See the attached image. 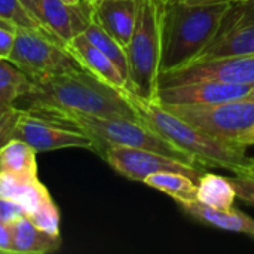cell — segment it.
<instances>
[{
    "mask_svg": "<svg viewBox=\"0 0 254 254\" xmlns=\"http://www.w3.org/2000/svg\"><path fill=\"white\" fill-rule=\"evenodd\" d=\"M25 110H61L94 116L141 119L125 89H116L83 68L40 82L19 98Z\"/></svg>",
    "mask_w": 254,
    "mask_h": 254,
    "instance_id": "cell-1",
    "label": "cell"
},
{
    "mask_svg": "<svg viewBox=\"0 0 254 254\" xmlns=\"http://www.w3.org/2000/svg\"><path fill=\"white\" fill-rule=\"evenodd\" d=\"M125 94L138 116L153 131L177 149L193 156L201 165L225 168L234 174L247 173L253 168L254 158L247 155V146L216 138L180 119L161 104L144 100L129 89H125Z\"/></svg>",
    "mask_w": 254,
    "mask_h": 254,
    "instance_id": "cell-2",
    "label": "cell"
},
{
    "mask_svg": "<svg viewBox=\"0 0 254 254\" xmlns=\"http://www.w3.org/2000/svg\"><path fill=\"white\" fill-rule=\"evenodd\" d=\"M231 0L208 4H186L168 0L164 18L161 71L193 61L213 40Z\"/></svg>",
    "mask_w": 254,
    "mask_h": 254,
    "instance_id": "cell-3",
    "label": "cell"
},
{
    "mask_svg": "<svg viewBox=\"0 0 254 254\" xmlns=\"http://www.w3.org/2000/svg\"><path fill=\"white\" fill-rule=\"evenodd\" d=\"M54 121L70 125L86 135H89L97 147V155L103 158L104 150L110 146H127L138 147L152 152H158L182 162L190 165H201L193 156L177 149L156 131H153L143 119H128V118H109V116H94L74 112L61 110H30Z\"/></svg>",
    "mask_w": 254,
    "mask_h": 254,
    "instance_id": "cell-4",
    "label": "cell"
},
{
    "mask_svg": "<svg viewBox=\"0 0 254 254\" xmlns=\"http://www.w3.org/2000/svg\"><path fill=\"white\" fill-rule=\"evenodd\" d=\"M167 1L141 0L134 33L125 46L129 91L149 101H156L159 89Z\"/></svg>",
    "mask_w": 254,
    "mask_h": 254,
    "instance_id": "cell-5",
    "label": "cell"
},
{
    "mask_svg": "<svg viewBox=\"0 0 254 254\" xmlns=\"http://www.w3.org/2000/svg\"><path fill=\"white\" fill-rule=\"evenodd\" d=\"M9 61L33 82L82 68L61 40L28 27H18Z\"/></svg>",
    "mask_w": 254,
    "mask_h": 254,
    "instance_id": "cell-6",
    "label": "cell"
},
{
    "mask_svg": "<svg viewBox=\"0 0 254 254\" xmlns=\"http://www.w3.org/2000/svg\"><path fill=\"white\" fill-rule=\"evenodd\" d=\"M162 107L188 124L225 141L238 143V138L254 125V98L252 97L216 104Z\"/></svg>",
    "mask_w": 254,
    "mask_h": 254,
    "instance_id": "cell-7",
    "label": "cell"
},
{
    "mask_svg": "<svg viewBox=\"0 0 254 254\" xmlns=\"http://www.w3.org/2000/svg\"><path fill=\"white\" fill-rule=\"evenodd\" d=\"M240 55H254V0H231L213 40L190 63Z\"/></svg>",
    "mask_w": 254,
    "mask_h": 254,
    "instance_id": "cell-8",
    "label": "cell"
},
{
    "mask_svg": "<svg viewBox=\"0 0 254 254\" xmlns=\"http://www.w3.org/2000/svg\"><path fill=\"white\" fill-rule=\"evenodd\" d=\"M222 82L254 85V55L222 57L195 61L174 70L161 71L159 88L176 86L192 82Z\"/></svg>",
    "mask_w": 254,
    "mask_h": 254,
    "instance_id": "cell-9",
    "label": "cell"
},
{
    "mask_svg": "<svg viewBox=\"0 0 254 254\" xmlns=\"http://www.w3.org/2000/svg\"><path fill=\"white\" fill-rule=\"evenodd\" d=\"M103 159L118 174L141 183H144L149 176L162 171L186 174L196 182L204 174L202 165H190L171 156L138 147L110 146L104 150Z\"/></svg>",
    "mask_w": 254,
    "mask_h": 254,
    "instance_id": "cell-10",
    "label": "cell"
},
{
    "mask_svg": "<svg viewBox=\"0 0 254 254\" xmlns=\"http://www.w3.org/2000/svg\"><path fill=\"white\" fill-rule=\"evenodd\" d=\"M13 138L25 141L36 153L68 147L97 152L94 140L85 132L25 109L15 127Z\"/></svg>",
    "mask_w": 254,
    "mask_h": 254,
    "instance_id": "cell-11",
    "label": "cell"
},
{
    "mask_svg": "<svg viewBox=\"0 0 254 254\" xmlns=\"http://www.w3.org/2000/svg\"><path fill=\"white\" fill-rule=\"evenodd\" d=\"M0 198L21 205L27 217L43 231L60 235V213L46 189L39 180H18L0 176Z\"/></svg>",
    "mask_w": 254,
    "mask_h": 254,
    "instance_id": "cell-12",
    "label": "cell"
},
{
    "mask_svg": "<svg viewBox=\"0 0 254 254\" xmlns=\"http://www.w3.org/2000/svg\"><path fill=\"white\" fill-rule=\"evenodd\" d=\"M253 85L222 83V82H192L158 89L156 101L162 106H192L216 104L249 97Z\"/></svg>",
    "mask_w": 254,
    "mask_h": 254,
    "instance_id": "cell-13",
    "label": "cell"
},
{
    "mask_svg": "<svg viewBox=\"0 0 254 254\" xmlns=\"http://www.w3.org/2000/svg\"><path fill=\"white\" fill-rule=\"evenodd\" d=\"M39 19L64 43L83 33L92 21L91 1L70 4L64 0H37Z\"/></svg>",
    "mask_w": 254,
    "mask_h": 254,
    "instance_id": "cell-14",
    "label": "cell"
},
{
    "mask_svg": "<svg viewBox=\"0 0 254 254\" xmlns=\"http://www.w3.org/2000/svg\"><path fill=\"white\" fill-rule=\"evenodd\" d=\"M140 6L141 0H94L92 21L125 48L134 33Z\"/></svg>",
    "mask_w": 254,
    "mask_h": 254,
    "instance_id": "cell-15",
    "label": "cell"
},
{
    "mask_svg": "<svg viewBox=\"0 0 254 254\" xmlns=\"http://www.w3.org/2000/svg\"><path fill=\"white\" fill-rule=\"evenodd\" d=\"M65 48L79 63V65L88 73L94 74L95 77L116 89H129L127 79L122 76L113 61L94 43H91L83 33L74 36L70 42H67Z\"/></svg>",
    "mask_w": 254,
    "mask_h": 254,
    "instance_id": "cell-16",
    "label": "cell"
},
{
    "mask_svg": "<svg viewBox=\"0 0 254 254\" xmlns=\"http://www.w3.org/2000/svg\"><path fill=\"white\" fill-rule=\"evenodd\" d=\"M176 204L185 214L202 225L254 238V219L234 207L228 210H214L198 201H176Z\"/></svg>",
    "mask_w": 254,
    "mask_h": 254,
    "instance_id": "cell-17",
    "label": "cell"
},
{
    "mask_svg": "<svg viewBox=\"0 0 254 254\" xmlns=\"http://www.w3.org/2000/svg\"><path fill=\"white\" fill-rule=\"evenodd\" d=\"M9 228L12 232V253L46 254L57 252L61 246L60 235L43 231L28 217L13 220Z\"/></svg>",
    "mask_w": 254,
    "mask_h": 254,
    "instance_id": "cell-18",
    "label": "cell"
},
{
    "mask_svg": "<svg viewBox=\"0 0 254 254\" xmlns=\"http://www.w3.org/2000/svg\"><path fill=\"white\" fill-rule=\"evenodd\" d=\"M0 176H9L18 180L39 179L36 150L18 138L7 141L0 149Z\"/></svg>",
    "mask_w": 254,
    "mask_h": 254,
    "instance_id": "cell-19",
    "label": "cell"
},
{
    "mask_svg": "<svg viewBox=\"0 0 254 254\" xmlns=\"http://www.w3.org/2000/svg\"><path fill=\"white\" fill-rule=\"evenodd\" d=\"M235 198L237 192L229 182V177L204 173L198 180L196 201L205 207L214 210H228L234 207Z\"/></svg>",
    "mask_w": 254,
    "mask_h": 254,
    "instance_id": "cell-20",
    "label": "cell"
},
{
    "mask_svg": "<svg viewBox=\"0 0 254 254\" xmlns=\"http://www.w3.org/2000/svg\"><path fill=\"white\" fill-rule=\"evenodd\" d=\"M144 185L171 196L174 201H196L198 182L180 173L162 171L149 176Z\"/></svg>",
    "mask_w": 254,
    "mask_h": 254,
    "instance_id": "cell-21",
    "label": "cell"
},
{
    "mask_svg": "<svg viewBox=\"0 0 254 254\" xmlns=\"http://www.w3.org/2000/svg\"><path fill=\"white\" fill-rule=\"evenodd\" d=\"M34 82L9 60H0V110L15 106L28 94Z\"/></svg>",
    "mask_w": 254,
    "mask_h": 254,
    "instance_id": "cell-22",
    "label": "cell"
},
{
    "mask_svg": "<svg viewBox=\"0 0 254 254\" xmlns=\"http://www.w3.org/2000/svg\"><path fill=\"white\" fill-rule=\"evenodd\" d=\"M83 34L89 39L91 43H94L103 54H106L113 61V64L119 68V71L128 82V58L125 48L94 21L89 22Z\"/></svg>",
    "mask_w": 254,
    "mask_h": 254,
    "instance_id": "cell-23",
    "label": "cell"
},
{
    "mask_svg": "<svg viewBox=\"0 0 254 254\" xmlns=\"http://www.w3.org/2000/svg\"><path fill=\"white\" fill-rule=\"evenodd\" d=\"M0 16L7 18L18 24L19 27H28V28H37L42 30L54 37H57L42 21H39L25 6L21 0H0ZM58 39V37H57ZM60 40V39H58Z\"/></svg>",
    "mask_w": 254,
    "mask_h": 254,
    "instance_id": "cell-24",
    "label": "cell"
},
{
    "mask_svg": "<svg viewBox=\"0 0 254 254\" xmlns=\"http://www.w3.org/2000/svg\"><path fill=\"white\" fill-rule=\"evenodd\" d=\"M24 109L10 106L3 110H0V149L13 138L15 127L22 116Z\"/></svg>",
    "mask_w": 254,
    "mask_h": 254,
    "instance_id": "cell-25",
    "label": "cell"
},
{
    "mask_svg": "<svg viewBox=\"0 0 254 254\" xmlns=\"http://www.w3.org/2000/svg\"><path fill=\"white\" fill-rule=\"evenodd\" d=\"M229 182L237 192V198L254 205V165L247 173H240L229 177Z\"/></svg>",
    "mask_w": 254,
    "mask_h": 254,
    "instance_id": "cell-26",
    "label": "cell"
},
{
    "mask_svg": "<svg viewBox=\"0 0 254 254\" xmlns=\"http://www.w3.org/2000/svg\"><path fill=\"white\" fill-rule=\"evenodd\" d=\"M18 24L13 21L0 16V60H9L10 52L13 49Z\"/></svg>",
    "mask_w": 254,
    "mask_h": 254,
    "instance_id": "cell-27",
    "label": "cell"
},
{
    "mask_svg": "<svg viewBox=\"0 0 254 254\" xmlns=\"http://www.w3.org/2000/svg\"><path fill=\"white\" fill-rule=\"evenodd\" d=\"M19 217H27L25 210L13 201L0 198V222L10 225L13 220Z\"/></svg>",
    "mask_w": 254,
    "mask_h": 254,
    "instance_id": "cell-28",
    "label": "cell"
},
{
    "mask_svg": "<svg viewBox=\"0 0 254 254\" xmlns=\"http://www.w3.org/2000/svg\"><path fill=\"white\" fill-rule=\"evenodd\" d=\"M0 253H12V232L3 222H0Z\"/></svg>",
    "mask_w": 254,
    "mask_h": 254,
    "instance_id": "cell-29",
    "label": "cell"
},
{
    "mask_svg": "<svg viewBox=\"0 0 254 254\" xmlns=\"http://www.w3.org/2000/svg\"><path fill=\"white\" fill-rule=\"evenodd\" d=\"M238 143H241V144H244L247 147L249 146H254V125L238 138Z\"/></svg>",
    "mask_w": 254,
    "mask_h": 254,
    "instance_id": "cell-30",
    "label": "cell"
},
{
    "mask_svg": "<svg viewBox=\"0 0 254 254\" xmlns=\"http://www.w3.org/2000/svg\"><path fill=\"white\" fill-rule=\"evenodd\" d=\"M24 3V6L39 19V10H37V0H21ZM40 21V19H39Z\"/></svg>",
    "mask_w": 254,
    "mask_h": 254,
    "instance_id": "cell-31",
    "label": "cell"
},
{
    "mask_svg": "<svg viewBox=\"0 0 254 254\" xmlns=\"http://www.w3.org/2000/svg\"><path fill=\"white\" fill-rule=\"evenodd\" d=\"M186 4H208V3H216L220 0H180Z\"/></svg>",
    "mask_w": 254,
    "mask_h": 254,
    "instance_id": "cell-32",
    "label": "cell"
},
{
    "mask_svg": "<svg viewBox=\"0 0 254 254\" xmlns=\"http://www.w3.org/2000/svg\"><path fill=\"white\" fill-rule=\"evenodd\" d=\"M64 1H67V3H70V4H79V3H82V1H85V0H64Z\"/></svg>",
    "mask_w": 254,
    "mask_h": 254,
    "instance_id": "cell-33",
    "label": "cell"
},
{
    "mask_svg": "<svg viewBox=\"0 0 254 254\" xmlns=\"http://www.w3.org/2000/svg\"><path fill=\"white\" fill-rule=\"evenodd\" d=\"M249 97L254 98V85H253V88H252V91H250V94H249Z\"/></svg>",
    "mask_w": 254,
    "mask_h": 254,
    "instance_id": "cell-34",
    "label": "cell"
},
{
    "mask_svg": "<svg viewBox=\"0 0 254 254\" xmlns=\"http://www.w3.org/2000/svg\"><path fill=\"white\" fill-rule=\"evenodd\" d=\"M89 1H94V0H89Z\"/></svg>",
    "mask_w": 254,
    "mask_h": 254,
    "instance_id": "cell-35",
    "label": "cell"
}]
</instances>
